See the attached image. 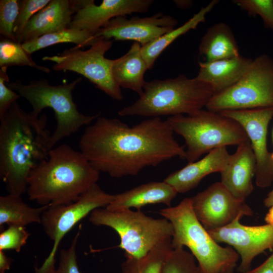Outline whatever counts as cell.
Instances as JSON below:
<instances>
[{"label": "cell", "mask_w": 273, "mask_h": 273, "mask_svg": "<svg viewBox=\"0 0 273 273\" xmlns=\"http://www.w3.org/2000/svg\"><path fill=\"white\" fill-rule=\"evenodd\" d=\"M173 134L160 117L130 127L118 119L99 116L86 127L79 147L97 170L120 178L136 175L175 157L186 159V150Z\"/></svg>", "instance_id": "6da1fadb"}, {"label": "cell", "mask_w": 273, "mask_h": 273, "mask_svg": "<svg viewBox=\"0 0 273 273\" xmlns=\"http://www.w3.org/2000/svg\"><path fill=\"white\" fill-rule=\"evenodd\" d=\"M47 116L34 115L14 103L0 118V175L9 194L26 192L31 171L46 159L52 134Z\"/></svg>", "instance_id": "7a4b0ae2"}, {"label": "cell", "mask_w": 273, "mask_h": 273, "mask_svg": "<svg viewBox=\"0 0 273 273\" xmlns=\"http://www.w3.org/2000/svg\"><path fill=\"white\" fill-rule=\"evenodd\" d=\"M99 172L80 151L61 144L31 171L26 192L42 206L70 204L97 184Z\"/></svg>", "instance_id": "3957f363"}, {"label": "cell", "mask_w": 273, "mask_h": 273, "mask_svg": "<svg viewBox=\"0 0 273 273\" xmlns=\"http://www.w3.org/2000/svg\"><path fill=\"white\" fill-rule=\"evenodd\" d=\"M214 94L210 85L196 77L180 74L174 78L154 79L146 81L140 98L118 114L153 118L191 115L206 107Z\"/></svg>", "instance_id": "277c9868"}, {"label": "cell", "mask_w": 273, "mask_h": 273, "mask_svg": "<svg viewBox=\"0 0 273 273\" xmlns=\"http://www.w3.org/2000/svg\"><path fill=\"white\" fill-rule=\"evenodd\" d=\"M159 214L173 226L172 248H188L202 273H222L236 267L239 255L231 246L222 247L211 237L196 216L191 198L160 210Z\"/></svg>", "instance_id": "5b68a950"}, {"label": "cell", "mask_w": 273, "mask_h": 273, "mask_svg": "<svg viewBox=\"0 0 273 273\" xmlns=\"http://www.w3.org/2000/svg\"><path fill=\"white\" fill-rule=\"evenodd\" d=\"M82 80L78 77L71 82L53 85L46 79L33 80L24 84L20 80L7 82L10 88L29 102L31 112L39 116L46 108L52 109L57 121L56 127L51 135V145L76 132L82 126L88 125L100 115H85L79 112L73 101L72 92Z\"/></svg>", "instance_id": "8992f818"}, {"label": "cell", "mask_w": 273, "mask_h": 273, "mask_svg": "<svg viewBox=\"0 0 273 273\" xmlns=\"http://www.w3.org/2000/svg\"><path fill=\"white\" fill-rule=\"evenodd\" d=\"M166 120L173 132L184 139L188 163L214 149L250 141L238 122L218 112L201 110L191 115L170 116Z\"/></svg>", "instance_id": "52a82bcc"}, {"label": "cell", "mask_w": 273, "mask_h": 273, "mask_svg": "<svg viewBox=\"0 0 273 273\" xmlns=\"http://www.w3.org/2000/svg\"><path fill=\"white\" fill-rule=\"evenodd\" d=\"M89 221L96 226H106L119 235L118 247L126 258H141L173 233L171 222L165 218H154L141 211H110L98 208L89 214Z\"/></svg>", "instance_id": "ba28073f"}, {"label": "cell", "mask_w": 273, "mask_h": 273, "mask_svg": "<svg viewBox=\"0 0 273 273\" xmlns=\"http://www.w3.org/2000/svg\"><path fill=\"white\" fill-rule=\"evenodd\" d=\"M268 107H273V59L266 54L252 60L238 82L214 94L206 106L215 112Z\"/></svg>", "instance_id": "9c48e42d"}, {"label": "cell", "mask_w": 273, "mask_h": 273, "mask_svg": "<svg viewBox=\"0 0 273 273\" xmlns=\"http://www.w3.org/2000/svg\"><path fill=\"white\" fill-rule=\"evenodd\" d=\"M112 44V40L100 37L86 50L75 46L55 55L44 56L42 60L54 62L52 68L55 71H70L83 75L111 98L121 101L123 98L121 87L112 74L116 59L105 57Z\"/></svg>", "instance_id": "30bf717a"}, {"label": "cell", "mask_w": 273, "mask_h": 273, "mask_svg": "<svg viewBox=\"0 0 273 273\" xmlns=\"http://www.w3.org/2000/svg\"><path fill=\"white\" fill-rule=\"evenodd\" d=\"M114 196L95 184L75 202L67 205L49 206L41 215L40 223L54 244L42 265L35 267L34 273H55L56 255L64 236L93 211L106 208Z\"/></svg>", "instance_id": "8fae6325"}, {"label": "cell", "mask_w": 273, "mask_h": 273, "mask_svg": "<svg viewBox=\"0 0 273 273\" xmlns=\"http://www.w3.org/2000/svg\"><path fill=\"white\" fill-rule=\"evenodd\" d=\"M238 122L246 131L256 159L255 183L261 188L273 181L272 153L267 147L268 125L273 117V107L225 110L218 112Z\"/></svg>", "instance_id": "7c38bea8"}, {"label": "cell", "mask_w": 273, "mask_h": 273, "mask_svg": "<svg viewBox=\"0 0 273 273\" xmlns=\"http://www.w3.org/2000/svg\"><path fill=\"white\" fill-rule=\"evenodd\" d=\"M191 200L196 216L207 230L221 228L238 218L253 215L245 201L236 198L220 181L211 184Z\"/></svg>", "instance_id": "4fadbf2b"}, {"label": "cell", "mask_w": 273, "mask_h": 273, "mask_svg": "<svg viewBox=\"0 0 273 273\" xmlns=\"http://www.w3.org/2000/svg\"><path fill=\"white\" fill-rule=\"evenodd\" d=\"M240 219L207 231L218 243L226 244L235 250L240 259L238 271L243 272L250 269L257 256L273 248V224L246 225L241 223Z\"/></svg>", "instance_id": "5bb4252c"}, {"label": "cell", "mask_w": 273, "mask_h": 273, "mask_svg": "<svg viewBox=\"0 0 273 273\" xmlns=\"http://www.w3.org/2000/svg\"><path fill=\"white\" fill-rule=\"evenodd\" d=\"M177 20L158 13L151 17H117L100 29L94 36L115 40H134L144 46L175 28Z\"/></svg>", "instance_id": "9a60e30c"}, {"label": "cell", "mask_w": 273, "mask_h": 273, "mask_svg": "<svg viewBox=\"0 0 273 273\" xmlns=\"http://www.w3.org/2000/svg\"><path fill=\"white\" fill-rule=\"evenodd\" d=\"M152 0H103L96 5L94 0H78L77 9L68 28L94 34L113 18L149 11Z\"/></svg>", "instance_id": "2e32d148"}, {"label": "cell", "mask_w": 273, "mask_h": 273, "mask_svg": "<svg viewBox=\"0 0 273 273\" xmlns=\"http://www.w3.org/2000/svg\"><path fill=\"white\" fill-rule=\"evenodd\" d=\"M256 170V159L250 141L238 146L235 153L221 171L222 185L237 199L245 201L254 187L252 179Z\"/></svg>", "instance_id": "e0dca14e"}, {"label": "cell", "mask_w": 273, "mask_h": 273, "mask_svg": "<svg viewBox=\"0 0 273 273\" xmlns=\"http://www.w3.org/2000/svg\"><path fill=\"white\" fill-rule=\"evenodd\" d=\"M77 9V0H51L26 26L20 43L68 28Z\"/></svg>", "instance_id": "ac0fdd59"}, {"label": "cell", "mask_w": 273, "mask_h": 273, "mask_svg": "<svg viewBox=\"0 0 273 273\" xmlns=\"http://www.w3.org/2000/svg\"><path fill=\"white\" fill-rule=\"evenodd\" d=\"M231 156L226 147L214 149L201 160L188 163L170 174L163 181L174 188L178 193H187L197 187L206 175L222 171Z\"/></svg>", "instance_id": "d6986e66"}, {"label": "cell", "mask_w": 273, "mask_h": 273, "mask_svg": "<svg viewBox=\"0 0 273 273\" xmlns=\"http://www.w3.org/2000/svg\"><path fill=\"white\" fill-rule=\"evenodd\" d=\"M177 193L174 188L164 181H151L114 195L113 200L105 208L110 211H120L133 208L141 211L147 205L155 204L170 207Z\"/></svg>", "instance_id": "ffe728a7"}, {"label": "cell", "mask_w": 273, "mask_h": 273, "mask_svg": "<svg viewBox=\"0 0 273 273\" xmlns=\"http://www.w3.org/2000/svg\"><path fill=\"white\" fill-rule=\"evenodd\" d=\"M252 60L241 56L211 62H199L197 79L210 85L215 94L238 82L246 73Z\"/></svg>", "instance_id": "44dd1931"}, {"label": "cell", "mask_w": 273, "mask_h": 273, "mask_svg": "<svg viewBox=\"0 0 273 273\" xmlns=\"http://www.w3.org/2000/svg\"><path fill=\"white\" fill-rule=\"evenodd\" d=\"M147 69L148 65L141 53V45L135 42L125 54L116 59L112 74L120 87L131 89L141 96L146 82L144 74Z\"/></svg>", "instance_id": "7402d4cb"}, {"label": "cell", "mask_w": 273, "mask_h": 273, "mask_svg": "<svg viewBox=\"0 0 273 273\" xmlns=\"http://www.w3.org/2000/svg\"><path fill=\"white\" fill-rule=\"evenodd\" d=\"M200 55L206 62L240 56L238 46L230 28L224 23H216L208 29L199 47Z\"/></svg>", "instance_id": "603a6c76"}, {"label": "cell", "mask_w": 273, "mask_h": 273, "mask_svg": "<svg viewBox=\"0 0 273 273\" xmlns=\"http://www.w3.org/2000/svg\"><path fill=\"white\" fill-rule=\"evenodd\" d=\"M218 3L217 0L212 1L206 7L201 8L198 13L195 14L180 26L174 28L156 39L141 46V53L147 63L148 69L153 68L159 55L175 39L189 31L195 29L200 23L204 22L207 14L209 13Z\"/></svg>", "instance_id": "cb8c5ba5"}, {"label": "cell", "mask_w": 273, "mask_h": 273, "mask_svg": "<svg viewBox=\"0 0 273 273\" xmlns=\"http://www.w3.org/2000/svg\"><path fill=\"white\" fill-rule=\"evenodd\" d=\"M21 196L9 194L0 197V225L4 224L25 226L41 223V215L49 205L32 208L25 203Z\"/></svg>", "instance_id": "d4e9b609"}, {"label": "cell", "mask_w": 273, "mask_h": 273, "mask_svg": "<svg viewBox=\"0 0 273 273\" xmlns=\"http://www.w3.org/2000/svg\"><path fill=\"white\" fill-rule=\"evenodd\" d=\"M99 38L85 30L67 28L23 43L22 46L31 54L45 48L61 43H73L81 48L91 46Z\"/></svg>", "instance_id": "484cf974"}, {"label": "cell", "mask_w": 273, "mask_h": 273, "mask_svg": "<svg viewBox=\"0 0 273 273\" xmlns=\"http://www.w3.org/2000/svg\"><path fill=\"white\" fill-rule=\"evenodd\" d=\"M171 238L160 243L141 258H126L120 273H160L161 266L172 249Z\"/></svg>", "instance_id": "4316f807"}, {"label": "cell", "mask_w": 273, "mask_h": 273, "mask_svg": "<svg viewBox=\"0 0 273 273\" xmlns=\"http://www.w3.org/2000/svg\"><path fill=\"white\" fill-rule=\"evenodd\" d=\"M31 54L23 48L22 43L17 41L1 37L0 41V68L13 66H28L40 71L49 73L51 70L46 66L37 64Z\"/></svg>", "instance_id": "83f0119b"}, {"label": "cell", "mask_w": 273, "mask_h": 273, "mask_svg": "<svg viewBox=\"0 0 273 273\" xmlns=\"http://www.w3.org/2000/svg\"><path fill=\"white\" fill-rule=\"evenodd\" d=\"M160 273H202L193 254L184 247L172 248L165 258Z\"/></svg>", "instance_id": "f1b7e54d"}, {"label": "cell", "mask_w": 273, "mask_h": 273, "mask_svg": "<svg viewBox=\"0 0 273 273\" xmlns=\"http://www.w3.org/2000/svg\"><path fill=\"white\" fill-rule=\"evenodd\" d=\"M51 0L19 1V12L15 23L14 32L16 40L20 43L23 31L32 17L46 6Z\"/></svg>", "instance_id": "f546056e"}, {"label": "cell", "mask_w": 273, "mask_h": 273, "mask_svg": "<svg viewBox=\"0 0 273 273\" xmlns=\"http://www.w3.org/2000/svg\"><path fill=\"white\" fill-rule=\"evenodd\" d=\"M19 12V1H0V34L2 37L16 41L14 28Z\"/></svg>", "instance_id": "4dcf8cb0"}, {"label": "cell", "mask_w": 273, "mask_h": 273, "mask_svg": "<svg viewBox=\"0 0 273 273\" xmlns=\"http://www.w3.org/2000/svg\"><path fill=\"white\" fill-rule=\"evenodd\" d=\"M233 2L249 15H259L264 26L273 31L272 0H235Z\"/></svg>", "instance_id": "1f68e13d"}, {"label": "cell", "mask_w": 273, "mask_h": 273, "mask_svg": "<svg viewBox=\"0 0 273 273\" xmlns=\"http://www.w3.org/2000/svg\"><path fill=\"white\" fill-rule=\"evenodd\" d=\"M30 235L25 227L16 225H9L0 234V250H13L19 252L25 245Z\"/></svg>", "instance_id": "d6a6232c"}, {"label": "cell", "mask_w": 273, "mask_h": 273, "mask_svg": "<svg viewBox=\"0 0 273 273\" xmlns=\"http://www.w3.org/2000/svg\"><path fill=\"white\" fill-rule=\"evenodd\" d=\"M80 232V226L69 247L60 250L59 265L55 273H81L77 265L76 255V247Z\"/></svg>", "instance_id": "836d02e7"}, {"label": "cell", "mask_w": 273, "mask_h": 273, "mask_svg": "<svg viewBox=\"0 0 273 273\" xmlns=\"http://www.w3.org/2000/svg\"><path fill=\"white\" fill-rule=\"evenodd\" d=\"M7 69L6 68H1L0 69V118L20 97L17 92L6 84L7 82H10Z\"/></svg>", "instance_id": "e575fe53"}, {"label": "cell", "mask_w": 273, "mask_h": 273, "mask_svg": "<svg viewBox=\"0 0 273 273\" xmlns=\"http://www.w3.org/2000/svg\"><path fill=\"white\" fill-rule=\"evenodd\" d=\"M238 273H273V252L263 262L256 268Z\"/></svg>", "instance_id": "d590c367"}, {"label": "cell", "mask_w": 273, "mask_h": 273, "mask_svg": "<svg viewBox=\"0 0 273 273\" xmlns=\"http://www.w3.org/2000/svg\"><path fill=\"white\" fill-rule=\"evenodd\" d=\"M12 259L8 257L4 251L0 250V273H5L10 268Z\"/></svg>", "instance_id": "8d00e7d4"}, {"label": "cell", "mask_w": 273, "mask_h": 273, "mask_svg": "<svg viewBox=\"0 0 273 273\" xmlns=\"http://www.w3.org/2000/svg\"><path fill=\"white\" fill-rule=\"evenodd\" d=\"M264 205L270 208L273 205V189L270 191L263 201Z\"/></svg>", "instance_id": "74e56055"}, {"label": "cell", "mask_w": 273, "mask_h": 273, "mask_svg": "<svg viewBox=\"0 0 273 273\" xmlns=\"http://www.w3.org/2000/svg\"><path fill=\"white\" fill-rule=\"evenodd\" d=\"M264 220L267 224H273V205L270 207L269 211L266 214Z\"/></svg>", "instance_id": "f35d334b"}, {"label": "cell", "mask_w": 273, "mask_h": 273, "mask_svg": "<svg viewBox=\"0 0 273 273\" xmlns=\"http://www.w3.org/2000/svg\"><path fill=\"white\" fill-rule=\"evenodd\" d=\"M235 268H234V267L229 268V269L224 271L222 273H234Z\"/></svg>", "instance_id": "ab89813d"}, {"label": "cell", "mask_w": 273, "mask_h": 273, "mask_svg": "<svg viewBox=\"0 0 273 273\" xmlns=\"http://www.w3.org/2000/svg\"><path fill=\"white\" fill-rule=\"evenodd\" d=\"M272 142H273V131H272ZM272 159L273 160V152L272 153Z\"/></svg>", "instance_id": "60d3db41"}]
</instances>
